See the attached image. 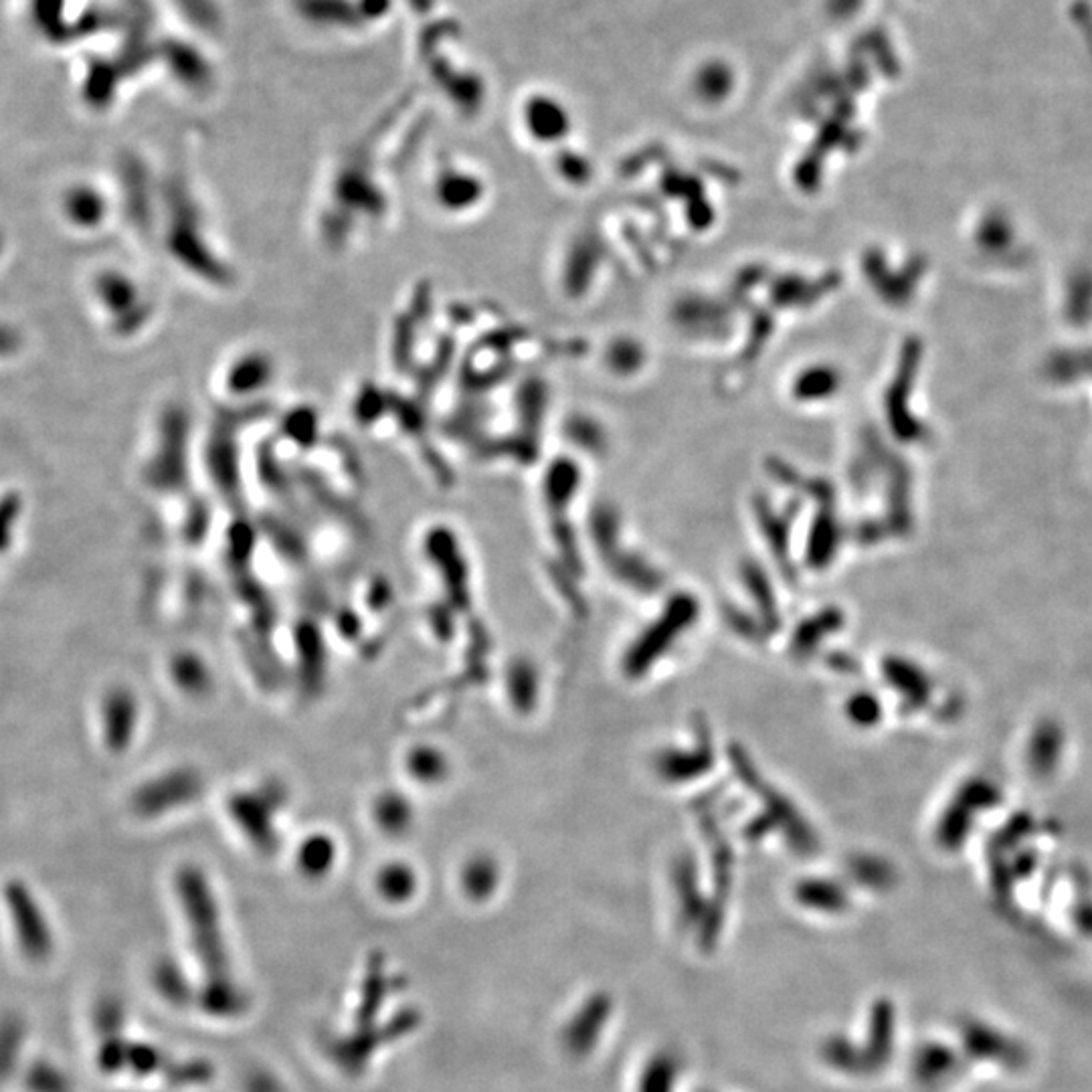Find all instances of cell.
I'll use <instances>...</instances> for the list:
<instances>
[{
    "mask_svg": "<svg viewBox=\"0 0 1092 1092\" xmlns=\"http://www.w3.org/2000/svg\"><path fill=\"white\" fill-rule=\"evenodd\" d=\"M275 379V360L261 348L234 355L223 370V389L234 399H247L270 389Z\"/></svg>",
    "mask_w": 1092,
    "mask_h": 1092,
    "instance_id": "1",
    "label": "cell"
},
{
    "mask_svg": "<svg viewBox=\"0 0 1092 1092\" xmlns=\"http://www.w3.org/2000/svg\"><path fill=\"white\" fill-rule=\"evenodd\" d=\"M478 198L479 186H476L469 176L459 172L443 171L431 186V201L443 215L466 213L476 205Z\"/></svg>",
    "mask_w": 1092,
    "mask_h": 1092,
    "instance_id": "2",
    "label": "cell"
}]
</instances>
